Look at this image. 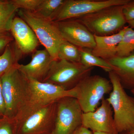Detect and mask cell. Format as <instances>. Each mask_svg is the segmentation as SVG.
Instances as JSON below:
<instances>
[{
	"label": "cell",
	"mask_w": 134,
	"mask_h": 134,
	"mask_svg": "<svg viewBox=\"0 0 134 134\" xmlns=\"http://www.w3.org/2000/svg\"><path fill=\"white\" fill-rule=\"evenodd\" d=\"M56 109L57 102L46 105L28 103L14 119L16 134H52Z\"/></svg>",
	"instance_id": "cell-1"
},
{
	"label": "cell",
	"mask_w": 134,
	"mask_h": 134,
	"mask_svg": "<svg viewBox=\"0 0 134 134\" xmlns=\"http://www.w3.org/2000/svg\"><path fill=\"white\" fill-rule=\"evenodd\" d=\"M2 90L5 102L4 116L14 119L30 101V92L28 79L16 66L1 76Z\"/></svg>",
	"instance_id": "cell-2"
},
{
	"label": "cell",
	"mask_w": 134,
	"mask_h": 134,
	"mask_svg": "<svg viewBox=\"0 0 134 134\" xmlns=\"http://www.w3.org/2000/svg\"><path fill=\"white\" fill-rule=\"evenodd\" d=\"M113 89L106 99L111 106L115 128L119 134L134 127V97L128 95L113 71L108 73Z\"/></svg>",
	"instance_id": "cell-3"
},
{
	"label": "cell",
	"mask_w": 134,
	"mask_h": 134,
	"mask_svg": "<svg viewBox=\"0 0 134 134\" xmlns=\"http://www.w3.org/2000/svg\"><path fill=\"white\" fill-rule=\"evenodd\" d=\"M123 6L108 7L75 19L81 22L94 35H113L122 30L127 23Z\"/></svg>",
	"instance_id": "cell-4"
},
{
	"label": "cell",
	"mask_w": 134,
	"mask_h": 134,
	"mask_svg": "<svg viewBox=\"0 0 134 134\" xmlns=\"http://www.w3.org/2000/svg\"><path fill=\"white\" fill-rule=\"evenodd\" d=\"M18 12L19 16L33 30L40 43L43 45L53 59L58 60L59 47L65 40L61 35L55 22L24 10L18 9Z\"/></svg>",
	"instance_id": "cell-5"
},
{
	"label": "cell",
	"mask_w": 134,
	"mask_h": 134,
	"mask_svg": "<svg viewBox=\"0 0 134 134\" xmlns=\"http://www.w3.org/2000/svg\"><path fill=\"white\" fill-rule=\"evenodd\" d=\"M93 69V68L85 66L81 63L54 60L43 82L69 90L75 88L82 79L90 75Z\"/></svg>",
	"instance_id": "cell-6"
},
{
	"label": "cell",
	"mask_w": 134,
	"mask_h": 134,
	"mask_svg": "<svg viewBox=\"0 0 134 134\" xmlns=\"http://www.w3.org/2000/svg\"><path fill=\"white\" fill-rule=\"evenodd\" d=\"M77 99L83 113L93 112L106 94L113 87L110 80L98 75H90L79 82L74 88Z\"/></svg>",
	"instance_id": "cell-7"
},
{
	"label": "cell",
	"mask_w": 134,
	"mask_h": 134,
	"mask_svg": "<svg viewBox=\"0 0 134 134\" xmlns=\"http://www.w3.org/2000/svg\"><path fill=\"white\" fill-rule=\"evenodd\" d=\"M130 0H64L52 21L75 19L113 6H123Z\"/></svg>",
	"instance_id": "cell-8"
},
{
	"label": "cell",
	"mask_w": 134,
	"mask_h": 134,
	"mask_svg": "<svg viewBox=\"0 0 134 134\" xmlns=\"http://www.w3.org/2000/svg\"><path fill=\"white\" fill-rule=\"evenodd\" d=\"M82 111L77 99L66 97L57 101L54 129L52 134H72L82 125Z\"/></svg>",
	"instance_id": "cell-9"
},
{
	"label": "cell",
	"mask_w": 134,
	"mask_h": 134,
	"mask_svg": "<svg viewBox=\"0 0 134 134\" xmlns=\"http://www.w3.org/2000/svg\"><path fill=\"white\" fill-rule=\"evenodd\" d=\"M28 79L30 92V98L28 103L46 105L57 102L65 97L76 98V93L74 88L67 90L53 84Z\"/></svg>",
	"instance_id": "cell-10"
},
{
	"label": "cell",
	"mask_w": 134,
	"mask_h": 134,
	"mask_svg": "<svg viewBox=\"0 0 134 134\" xmlns=\"http://www.w3.org/2000/svg\"><path fill=\"white\" fill-rule=\"evenodd\" d=\"M65 40L80 48L92 50L96 44L94 35L76 19L54 22Z\"/></svg>",
	"instance_id": "cell-11"
},
{
	"label": "cell",
	"mask_w": 134,
	"mask_h": 134,
	"mask_svg": "<svg viewBox=\"0 0 134 134\" xmlns=\"http://www.w3.org/2000/svg\"><path fill=\"white\" fill-rule=\"evenodd\" d=\"M82 125L92 132L119 133L115 128L112 108L104 98L94 111L83 113Z\"/></svg>",
	"instance_id": "cell-12"
},
{
	"label": "cell",
	"mask_w": 134,
	"mask_h": 134,
	"mask_svg": "<svg viewBox=\"0 0 134 134\" xmlns=\"http://www.w3.org/2000/svg\"><path fill=\"white\" fill-rule=\"evenodd\" d=\"M53 60L46 49L36 50L32 55L30 62L25 65L18 63L16 67L27 79L43 82Z\"/></svg>",
	"instance_id": "cell-13"
},
{
	"label": "cell",
	"mask_w": 134,
	"mask_h": 134,
	"mask_svg": "<svg viewBox=\"0 0 134 134\" xmlns=\"http://www.w3.org/2000/svg\"><path fill=\"white\" fill-rule=\"evenodd\" d=\"M10 31L23 55L33 53L37 50L40 43L38 39L30 26L21 17H15Z\"/></svg>",
	"instance_id": "cell-14"
},
{
	"label": "cell",
	"mask_w": 134,
	"mask_h": 134,
	"mask_svg": "<svg viewBox=\"0 0 134 134\" xmlns=\"http://www.w3.org/2000/svg\"><path fill=\"white\" fill-rule=\"evenodd\" d=\"M125 89H134V53L125 57L116 56L107 61Z\"/></svg>",
	"instance_id": "cell-15"
},
{
	"label": "cell",
	"mask_w": 134,
	"mask_h": 134,
	"mask_svg": "<svg viewBox=\"0 0 134 134\" xmlns=\"http://www.w3.org/2000/svg\"><path fill=\"white\" fill-rule=\"evenodd\" d=\"M124 27L117 33L106 36L94 35L96 44L91 50L93 54L108 61L117 56V49L124 34Z\"/></svg>",
	"instance_id": "cell-16"
},
{
	"label": "cell",
	"mask_w": 134,
	"mask_h": 134,
	"mask_svg": "<svg viewBox=\"0 0 134 134\" xmlns=\"http://www.w3.org/2000/svg\"><path fill=\"white\" fill-rule=\"evenodd\" d=\"M23 55L14 41L7 46L0 55V77L16 67Z\"/></svg>",
	"instance_id": "cell-17"
},
{
	"label": "cell",
	"mask_w": 134,
	"mask_h": 134,
	"mask_svg": "<svg viewBox=\"0 0 134 134\" xmlns=\"http://www.w3.org/2000/svg\"><path fill=\"white\" fill-rule=\"evenodd\" d=\"M18 9L11 1L0 3V33L10 31L12 22Z\"/></svg>",
	"instance_id": "cell-18"
},
{
	"label": "cell",
	"mask_w": 134,
	"mask_h": 134,
	"mask_svg": "<svg viewBox=\"0 0 134 134\" xmlns=\"http://www.w3.org/2000/svg\"><path fill=\"white\" fill-rule=\"evenodd\" d=\"M79 48L81 53V63L82 65L91 68L99 67L108 73L113 71V66L107 61L93 54L91 49Z\"/></svg>",
	"instance_id": "cell-19"
},
{
	"label": "cell",
	"mask_w": 134,
	"mask_h": 134,
	"mask_svg": "<svg viewBox=\"0 0 134 134\" xmlns=\"http://www.w3.org/2000/svg\"><path fill=\"white\" fill-rule=\"evenodd\" d=\"M125 31L117 49V56L125 57L134 51V30L129 26L124 27Z\"/></svg>",
	"instance_id": "cell-20"
},
{
	"label": "cell",
	"mask_w": 134,
	"mask_h": 134,
	"mask_svg": "<svg viewBox=\"0 0 134 134\" xmlns=\"http://www.w3.org/2000/svg\"><path fill=\"white\" fill-rule=\"evenodd\" d=\"M64 2V0H43L37 8L32 12L38 16L52 21Z\"/></svg>",
	"instance_id": "cell-21"
},
{
	"label": "cell",
	"mask_w": 134,
	"mask_h": 134,
	"mask_svg": "<svg viewBox=\"0 0 134 134\" xmlns=\"http://www.w3.org/2000/svg\"><path fill=\"white\" fill-rule=\"evenodd\" d=\"M58 59L70 62L81 63V53L79 47L66 40L60 45L58 52Z\"/></svg>",
	"instance_id": "cell-22"
},
{
	"label": "cell",
	"mask_w": 134,
	"mask_h": 134,
	"mask_svg": "<svg viewBox=\"0 0 134 134\" xmlns=\"http://www.w3.org/2000/svg\"><path fill=\"white\" fill-rule=\"evenodd\" d=\"M43 0H11L19 9L34 12Z\"/></svg>",
	"instance_id": "cell-23"
},
{
	"label": "cell",
	"mask_w": 134,
	"mask_h": 134,
	"mask_svg": "<svg viewBox=\"0 0 134 134\" xmlns=\"http://www.w3.org/2000/svg\"><path fill=\"white\" fill-rule=\"evenodd\" d=\"M0 134H16L14 119L4 116L0 117Z\"/></svg>",
	"instance_id": "cell-24"
},
{
	"label": "cell",
	"mask_w": 134,
	"mask_h": 134,
	"mask_svg": "<svg viewBox=\"0 0 134 134\" xmlns=\"http://www.w3.org/2000/svg\"><path fill=\"white\" fill-rule=\"evenodd\" d=\"M123 12L126 20H134V0H130L129 2L123 6Z\"/></svg>",
	"instance_id": "cell-25"
},
{
	"label": "cell",
	"mask_w": 134,
	"mask_h": 134,
	"mask_svg": "<svg viewBox=\"0 0 134 134\" xmlns=\"http://www.w3.org/2000/svg\"><path fill=\"white\" fill-rule=\"evenodd\" d=\"M14 41L12 36L6 33H0V53L4 50L7 46Z\"/></svg>",
	"instance_id": "cell-26"
},
{
	"label": "cell",
	"mask_w": 134,
	"mask_h": 134,
	"mask_svg": "<svg viewBox=\"0 0 134 134\" xmlns=\"http://www.w3.org/2000/svg\"><path fill=\"white\" fill-rule=\"evenodd\" d=\"M5 112V104L2 90L1 78V77H0V117L4 116Z\"/></svg>",
	"instance_id": "cell-27"
},
{
	"label": "cell",
	"mask_w": 134,
	"mask_h": 134,
	"mask_svg": "<svg viewBox=\"0 0 134 134\" xmlns=\"http://www.w3.org/2000/svg\"><path fill=\"white\" fill-rule=\"evenodd\" d=\"M72 134H93V133L91 130L82 125L77 129Z\"/></svg>",
	"instance_id": "cell-28"
},
{
	"label": "cell",
	"mask_w": 134,
	"mask_h": 134,
	"mask_svg": "<svg viewBox=\"0 0 134 134\" xmlns=\"http://www.w3.org/2000/svg\"><path fill=\"white\" fill-rule=\"evenodd\" d=\"M119 134H134V127L132 129L120 133Z\"/></svg>",
	"instance_id": "cell-29"
},
{
	"label": "cell",
	"mask_w": 134,
	"mask_h": 134,
	"mask_svg": "<svg viewBox=\"0 0 134 134\" xmlns=\"http://www.w3.org/2000/svg\"><path fill=\"white\" fill-rule=\"evenodd\" d=\"M127 23L128 24L130 27L134 29V20H132V21H128L127 22Z\"/></svg>",
	"instance_id": "cell-30"
},
{
	"label": "cell",
	"mask_w": 134,
	"mask_h": 134,
	"mask_svg": "<svg viewBox=\"0 0 134 134\" xmlns=\"http://www.w3.org/2000/svg\"><path fill=\"white\" fill-rule=\"evenodd\" d=\"M93 134H119L117 133H108L102 132H92Z\"/></svg>",
	"instance_id": "cell-31"
},
{
	"label": "cell",
	"mask_w": 134,
	"mask_h": 134,
	"mask_svg": "<svg viewBox=\"0 0 134 134\" xmlns=\"http://www.w3.org/2000/svg\"><path fill=\"white\" fill-rule=\"evenodd\" d=\"M130 91H131V92H132V94H133V95L134 96V89H133V90H131Z\"/></svg>",
	"instance_id": "cell-32"
},
{
	"label": "cell",
	"mask_w": 134,
	"mask_h": 134,
	"mask_svg": "<svg viewBox=\"0 0 134 134\" xmlns=\"http://www.w3.org/2000/svg\"><path fill=\"white\" fill-rule=\"evenodd\" d=\"M2 0H0V3L1 2H2L3 1Z\"/></svg>",
	"instance_id": "cell-33"
}]
</instances>
